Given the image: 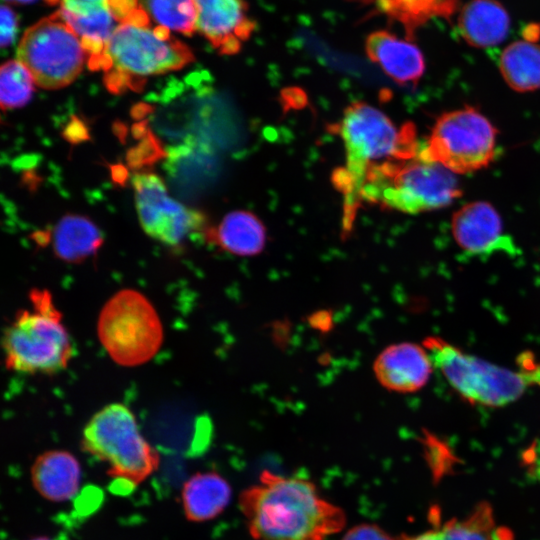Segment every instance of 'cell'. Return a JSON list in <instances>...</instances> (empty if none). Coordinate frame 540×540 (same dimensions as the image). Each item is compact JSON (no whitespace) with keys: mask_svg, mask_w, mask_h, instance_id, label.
Instances as JSON below:
<instances>
[{"mask_svg":"<svg viewBox=\"0 0 540 540\" xmlns=\"http://www.w3.org/2000/svg\"><path fill=\"white\" fill-rule=\"evenodd\" d=\"M239 506L255 540H326L346 523L344 511L312 482L269 470L241 493Z\"/></svg>","mask_w":540,"mask_h":540,"instance_id":"6da1fadb","label":"cell"},{"mask_svg":"<svg viewBox=\"0 0 540 540\" xmlns=\"http://www.w3.org/2000/svg\"><path fill=\"white\" fill-rule=\"evenodd\" d=\"M345 148V166L332 175L344 197L343 230L351 231L360 208V193L367 175L377 166L408 158L421 148L413 124L398 127L385 113L366 102L349 105L338 124Z\"/></svg>","mask_w":540,"mask_h":540,"instance_id":"7a4b0ae2","label":"cell"},{"mask_svg":"<svg viewBox=\"0 0 540 540\" xmlns=\"http://www.w3.org/2000/svg\"><path fill=\"white\" fill-rule=\"evenodd\" d=\"M461 195L453 172L432 160L424 145L413 156L392 159L366 177L360 202L408 214L443 208Z\"/></svg>","mask_w":540,"mask_h":540,"instance_id":"3957f363","label":"cell"},{"mask_svg":"<svg viewBox=\"0 0 540 540\" xmlns=\"http://www.w3.org/2000/svg\"><path fill=\"white\" fill-rule=\"evenodd\" d=\"M30 306L17 311L2 337L7 369L23 374L52 375L67 368L74 344L51 293L34 288Z\"/></svg>","mask_w":540,"mask_h":540,"instance_id":"277c9868","label":"cell"},{"mask_svg":"<svg viewBox=\"0 0 540 540\" xmlns=\"http://www.w3.org/2000/svg\"><path fill=\"white\" fill-rule=\"evenodd\" d=\"M141 8L117 26L105 50L102 69L108 71L112 87L125 80L178 70L193 61L191 49L162 26H150Z\"/></svg>","mask_w":540,"mask_h":540,"instance_id":"5b68a950","label":"cell"},{"mask_svg":"<svg viewBox=\"0 0 540 540\" xmlns=\"http://www.w3.org/2000/svg\"><path fill=\"white\" fill-rule=\"evenodd\" d=\"M423 346L434 368L471 404L502 407L517 401L533 385L523 369L511 370L491 363L441 337H428Z\"/></svg>","mask_w":540,"mask_h":540,"instance_id":"8992f818","label":"cell"},{"mask_svg":"<svg viewBox=\"0 0 540 540\" xmlns=\"http://www.w3.org/2000/svg\"><path fill=\"white\" fill-rule=\"evenodd\" d=\"M82 448L109 465L108 473L130 484L145 480L158 467L159 455L143 438L133 412L111 403L86 424Z\"/></svg>","mask_w":540,"mask_h":540,"instance_id":"52a82bcc","label":"cell"},{"mask_svg":"<svg viewBox=\"0 0 540 540\" xmlns=\"http://www.w3.org/2000/svg\"><path fill=\"white\" fill-rule=\"evenodd\" d=\"M100 342L119 365L149 361L163 341V328L152 303L139 291L124 289L104 305L97 324Z\"/></svg>","mask_w":540,"mask_h":540,"instance_id":"ba28073f","label":"cell"},{"mask_svg":"<svg viewBox=\"0 0 540 540\" xmlns=\"http://www.w3.org/2000/svg\"><path fill=\"white\" fill-rule=\"evenodd\" d=\"M16 55L35 84L49 90L72 83L88 59L81 40L59 11L24 32Z\"/></svg>","mask_w":540,"mask_h":540,"instance_id":"9c48e42d","label":"cell"},{"mask_svg":"<svg viewBox=\"0 0 540 540\" xmlns=\"http://www.w3.org/2000/svg\"><path fill=\"white\" fill-rule=\"evenodd\" d=\"M427 155L453 173H470L490 164L496 156L497 131L473 107L442 114L424 143Z\"/></svg>","mask_w":540,"mask_h":540,"instance_id":"30bf717a","label":"cell"},{"mask_svg":"<svg viewBox=\"0 0 540 540\" xmlns=\"http://www.w3.org/2000/svg\"><path fill=\"white\" fill-rule=\"evenodd\" d=\"M132 184L139 221L147 235L169 246H179L196 233L205 236L206 216L173 199L156 174L137 173Z\"/></svg>","mask_w":540,"mask_h":540,"instance_id":"8fae6325","label":"cell"},{"mask_svg":"<svg viewBox=\"0 0 540 540\" xmlns=\"http://www.w3.org/2000/svg\"><path fill=\"white\" fill-rule=\"evenodd\" d=\"M196 30L224 55L238 53L255 30L244 0H194Z\"/></svg>","mask_w":540,"mask_h":540,"instance_id":"7c38bea8","label":"cell"},{"mask_svg":"<svg viewBox=\"0 0 540 540\" xmlns=\"http://www.w3.org/2000/svg\"><path fill=\"white\" fill-rule=\"evenodd\" d=\"M451 228L456 243L469 255L516 252L511 238L504 233L499 213L487 202L462 206L453 215Z\"/></svg>","mask_w":540,"mask_h":540,"instance_id":"4fadbf2b","label":"cell"},{"mask_svg":"<svg viewBox=\"0 0 540 540\" xmlns=\"http://www.w3.org/2000/svg\"><path fill=\"white\" fill-rule=\"evenodd\" d=\"M433 368L426 348L411 342L388 346L377 356L373 365L379 383L399 393H412L423 388Z\"/></svg>","mask_w":540,"mask_h":540,"instance_id":"5bb4252c","label":"cell"},{"mask_svg":"<svg viewBox=\"0 0 540 540\" xmlns=\"http://www.w3.org/2000/svg\"><path fill=\"white\" fill-rule=\"evenodd\" d=\"M365 18L383 17L403 28L413 40L416 31L434 18L450 19L462 0H350Z\"/></svg>","mask_w":540,"mask_h":540,"instance_id":"9a60e30c","label":"cell"},{"mask_svg":"<svg viewBox=\"0 0 540 540\" xmlns=\"http://www.w3.org/2000/svg\"><path fill=\"white\" fill-rule=\"evenodd\" d=\"M365 51L368 58L397 83L416 84L424 73L425 61L418 46L387 30L370 33Z\"/></svg>","mask_w":540,"mask_h":540,"instance_id":"2e32d148","label":"cell"},{"mask_svg":"<svg viewBox=\"0 0 540 540\" xmlns=\"http://www.w3.org/2000/svg\"><path fill=\"white\" fill-rule=\"evenodd\" d=\"M509 29V14L497 0H469L458 10L457 32L473 47L496 46L504 41Z\"/></svg>","mask_w":540,"mask_h":540,"instance_id":"e0dca14e","label":"cell"},{"mask_svg":"<svg viewBox=\"0 0 540 540\" xmlns=\"http://www.w3.org/2000/svg\"><path fill=\"white\" fill-rule=\"evenodd\" d=\"M36 490L46 499L64 501L78 491L80 466L69 452L47 451L35 460L31 469Z\"/></svg>","mask_w":540,"mask_h":540,"instance_id":"ac0fdd59","label":"cell"},{"mask_svg":"<svg viewBox=\"0 0 540 540\" xmlns=\"http://www.w3.org/2000/svg\"><path fill=\"white\" fill-rule=\"evenodd\" d=\"M205 236L224 251L238 256L260 253L266 242V231L261 220L249 211L228 213L216 228Z\"/></svg>","mask_w":540,"mask_h":540,"instance_id":"d6986e66","label":"cell"},{"mask_svg":"<svg viewBox=\"0 0 540 540\" xmlns=\"http://www.w3.org/2000/svg\"><path fill=\"white\" fill-rule=\"evenodd\" d=\"M81 40L91 68H102L108 42L119 23L107 5L79 12L59 10Z\"/></svg>","mask_w":540,"mask_h":540,"instance_id":"ffe728a7","label":"cell"},{"mask_svg":"<svg viewBox=\"0 0 540 540\" xmlns=\"http://www.w3.org/2000/svg\"><path fill=\"white\" fill-rule=\"evenodd\" d=\"M230 498V485L215 472L192 476L185 483L182 492L185 515L196 522L218 516L226 508Z\"/></svg>","mask_w":540,"mask_h":540,"instance_id":"44dd1931","label":"cell"},{"mask_svg":"<svg viewBox=\"0 0 540 540\" xmlns=\"http://www.w3.org/2000/svg\"><path fill=\"white\" fill-rule=\"evenodd\" d=\"M51 241L59 259L80 263L97 252L103 243V235L88 218L66 215L54 227Z\"/></svg>","mask_w":540,"mask_h":540,"instance_id":"7402d4cb","label":"cell"},{"mask_svg":"<svg viewBox=\"0 0 540 540\" xmlns=\"http://www.w3.org/2000/svg\"><path fill=\"white\" fill-rule=\"evenodd\" d=\"M397 540H511V535L496 526L492 509L481 503L463 519H454L437 529Z\"/></svg>","mask_w":540,"mask_h":540,"instance_id":"603a6c76","label":"cell"},{"mask_svg":"<svg viewBox=\"0 0 540 540\" xmlns=\"http://www.w3.org/2000/svg\"><path fill=\"white\" fill-rule=\"evenodd\" d=\"M499 69L513 90L528 92L539 89L540 44L529 38L509 44L500 55Z\"/></svg>","mask_w":540,"mask_h":540,"instance_id":"cb8c5ba5","label":"cell"},{"mask_svg":"<svg viewBox=\"0 0 540 540\" xmlns=\"http://www.w3.org/2000/svg\"><path fill=\"white\" fill-rule=\"evenodd\" d=\"M141 8L158 26L185 35L196 31L194 0H139Z\"/></svg>","mask_w":540,"mask_h":540,"instance_id":"d4e9b609","label":"cell"},{"mask_svg":"<svg viewBox=\"0 0 540 540\" xmlns=\"http://www.w3.org/2000/svg\"><path fill=\"white\" fill-rule=\"evenodd\" d=\"M34 83L31 73L17 59L5 62L0 72L2 109H15L27 104L31 99Z\"/></svg>","mask_w":540,"mask_h":540,"instance_id":"484cf974","label":"cell"},{"mask_svg":"<svg viewBox=\"0 0 540 540\" xmlns=\"http://www.w3.org/2000/svg\"><path fill=\"white\" fill-rule=\"evenodd\" d=\"M342 540H395L374 524H359L349 529Z\"/></svg>","mask_w":540,"mask_h":540,"instance_id":"4316f807","label":"cell"},{"mask_svg":"<svg viewBox=\"0 0 540 540\" xmlns=\"http://www.w3.org/2000/svg\"><path fill=\"white\" fill-rule=\"evenodd\" d=\"M1 17V46H10L17 33V17L14 11L6 6L2 5L0 10Z\"/></svg>","mask_w":540,"mask_h":540,"instance_id":"83f0119b","label":"cell"},{"mask_svg":"<svg viewBox=\"0 0 540 540\" xmlns=\"http://www.w3.org/2000/svg\"><path fill=\"white\" fill-rule=\"evenodd\" d=\"M106 5L119 24L129 20L141 8L139 0H107Z\"/></svg>","mask_w":540,"mask_h":540,"instance_id":"f1b7e54d","label":"cell"},{"mask_svg":"<svg viewBox=\"0 0 540 540\" xmlns=\"http://www.w3.org/2000/svg\"><path fill=\"white\" fill-rule=\"evenodd\" d=\"M107 0H61V9L79 12L106 5Z\"/></svg>","mask_w":540,"mask_h":540,"instance_id":"f546056e","label":"cell"},{"mask_svg":"<svg viewBox=\"0 0 540 540\" xmlns=\"http://www.w3.org/2000/svg\"><path fill=\"white\" fill-rule=\"evenodd\" d=\"M4 1L24 4V3H31V2H33L35 0H4Z\"/></svg>","mask_w":540,"mask_h":540,"instance_id":"4dcf8cb0","label":"cell"},{"mask_svg":"<svg viewBox=\"0 0 540 540\" xmlns=\"http://www.w3.org/2000/svg\"><path fill=\"white\" fill-rule=\"evenodd\" d=\"M33 540H49L47 538H37V539H33Z\"/></svg>","mask_w":540,"mask_h":540,"instance_id":"1f68e13d","label":"cell"}]
</instances>
